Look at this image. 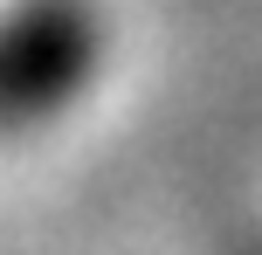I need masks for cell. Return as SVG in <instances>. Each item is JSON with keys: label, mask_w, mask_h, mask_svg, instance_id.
Returning a JSON list of instances; mask_svg holds the SVG:
<instances>
[{"label": "cell", "mask_w": 262, "mask_h": 255, "mask_svg": "<svg viewBox=\"0 0 262 255\" xmlns=\"http://www.w3.org/2000/svg\"><path fill=\"white\" fill-rule=\"evenodd\" d=\"M97 69V21L83 0H21L0 21V118L28 124L62 110Z\"/></svg>", "instance_id": "6da1fadb"}]
</instances>
